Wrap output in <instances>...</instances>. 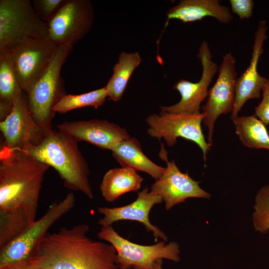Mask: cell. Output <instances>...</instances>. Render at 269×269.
<instances>
[{
  "label": "cell",
  "instance_id": "cell-6",
  "mask_svg": "<svg viewBox=\"0 0 269 269\" xmlns=\"http://www.w3.org/2000/svg\"><path fill=\"white\" fill-rule=\"evenodd\" d=\"M75 204L73 192L56 201L46 212L12 241L0 248V266L32 258L35 249L49 229L62 217L70 212Z\"/></svg>",
  "mask_w": 269,
  "mask_h": 269
},
{
  "label": "cell",
  "instance_id": "cell-29",
  "mask_svg": "<svg viewBox=\"0 0 269 269\" xmlns=\"http://www.w3.org/2000/svg\"><path fill=\"white\" fill-rule=\"evenodd\" d=\"M0 269H41L37 260L34 258L0 266Z\"/></svg>",
  "mask_w": 269,
  "mask_h": 269
},
{
  "label": "cell",
  "instance_id": "cell-28",
  "mask_svg": "<svg viewBox=\"0 0 269 269\" xmlns=\"http://www.w3.org/2000/svg\"><path fill=\"white\" fill-rule=\"evenodd\" d=\"M232 12L241 19H248L253 15L254 2L252 0H230Z\"/></svg>",
  "mask_w": 269,
  "mask_h": 269
},
{
  "label": "cell",
  "instance_id": "cell-26",
  "mask_svg": "<svg viewBox=\"0 0 269 269\" xmlns=\"http://www.w3.org/2000/svg\"><path fill=\"white\" fill-rule=\"evenodd\" d=\"M67 0H33L32 4L38 17L48 23L58 13Z\"/></svg>",
  "mask_w": 269,
  "mask_h": 269
},
{
  "label": "cell",
  "instance_id": "cell-11",
  "mask_svg": "<svg viewBox=\"0 0 269 269\" xmlns=\"http://www.w3.org/2000/svg\"><path fill=\"white\" fill-rule=\"evenodd\" d=\"M219 74L208 91L207 102L203 107V122L208 130V143L213 144L214 124L222 114L232 113L235 101L237 80L236 59L231 52L226 54L219 68Z\"/></svg>",
  "mask_w": 269,
  "mask_h": 269
},
{
  "label": "cell",
  "instance_id": "cell-4",
  "mask_svg": "<svg viewBox=\"0 0 269 269\" xmlns=\"http://www.w3.org/2000/svg\"><path fill=\"white\" fill-rule=\"evenodd\" d=\"M73 48L71 44L58 46L48 68L26 93L30 113L46 135L54 130L52 127L55 115L54 107L66 94L61 70Z\"/></svg>",
  "mask_w": 269,
  "mask_h": 269
},
{
  "label": "cell",
  "instance_id": "cell-17",
  "mask_svg": "<svg viewBox=\"0 0 269 269\" xmlns=\"http://www.w3.org/2000/svg\"><path fill=\"white\" fill-rule=\"evenodd\" d=\"M267 22L261 21L255 33L254 43L250 64L247 69L237 78L235 84V101L231 119L238 116V113L250 99L260 98L267 78L258 72V64L263 53V45L267 39Z\"/></svg>",
  "mask_w": 269,
  "mask_h": 269
},
{
  "label": "cell",
  "instance_id": "cell-7",
  "mask_svg": "<svg viewBox=\"0 0 269 269\" xmlns=\"http://www.w3.org/2000/svg\"><path fill=\"white\" fill-rule=\"evenodd\" d=\"M48 23L29 0H0V50L26 38H48Z\"/></svg>",
  "mask_w": 269,
  "mask_h": 269
},
{
  "label": "cell",
  "instance_id": "cell-19",
  "mask_svg": "<svg viewBox=\"0 0 269 269\" xmlns=\"http://www.w3.org/2000/svg\"><path fill=\"white\" fill-rule=\"evenodd\" d=\"M114 157L122 166L143 171L155 180L163 174L165 168L150 160L143 153L140 144L134 137L124 139L111 150Z\"/></svg>",
  "mask_w": 269,
  "mask_h": 269
},
{
  "label": "cell",
  "instance_id": "cell-15",
  "mask_svg": "<svg viewBox=\"0 0 269 269\" xmlns=\"http://www.w3.org/2000/svg\"><path fill=\"white\" fill-rule=\"evenodd\" d=\"M56 128L78 142L86 141L110 150L122 140L130 137L126 129L105 120L65 121Z\"/></svg>",
  "mask_w": 269,
  "mask_h": 269
},
{
  "label": "cell",
  "instance_id": "cell-10",
  "mask_svg": "<svg viewBox=\"0 0 269 269\" xmlns=\"http://www.w3.org/2000/svg\"><path fill=\"white\" fill-rule=\"evenodd\" d=\"M94 11L88 0H67L48 23V38L57 46L74 45L89 31Z\"/></svg>",
  "mask_w": 269,
  "mask_h": 269
},
{
  "label": "cell",
  "instance_id": "cell-24",
  "mask_svg": "<svg viewBox=\"0 0 269 269\" xmlns=\"http://www.w3.org/2000/svg\"><path fill=\"white\" fill-rule=\"evenodd\" d=\"M108 93L106 87L78 95L63 96L54 107L55 113L65 114L79 108L92 107L98 109L105 103Z\"/></svg>",
  "mask_w": 269,
  "mask_h": 269
},
{
  "label": "cell",
  "instance_id": "cell-27",
  "mask_svg": "<svg viewBox=\"0 0 269 269\" xmlns=\"http://www.w3.org/2000/svg\"><path fill=\"white\" fill-rule=\"evenodd\" d=\"M262 93V100L256 107L255 115L265 125H269V79L267 78Z\"/></svg>",
  "mask_w": 269,
  "mask_h": 269
},
{
  "label": "cell",
  "instance_id": "cell-9",
  "mask_svg": "<svg viewBox=\"0 0 269 269\" xmlns=\"http://www.w3.org/2000/svg\"><path fill=\"white\" fill-rule=\"evenodd\" d=\"M204 117L203 113L189 115L161 111L159 115L154 114L146 119L149 126L147 133L158 140L163 138L169 146H172L178 137L192 141L201 148L205 162L210 146L205 140L201 128Z\"/></svg>",
  "mask_w": 269,
  "mask_h": 269
},
{
  "label": "cell",
  "instance_id": "cell-8",
  "mask_svg": "<svg viewBox=\"0 0 269 269\" xmlns=\"http://www.w3.org/2000/svg\"><path fill=\"white\" fill-rule=\"evenodd\" d=\"M58 46L48 38H26L5 50L10 59L18 84L27 93L52 61Z\"/></svg>",
  "mask_w": 269,
  "mask_h": 269
},
{
  "label": "cell",
  "instance_id": "cell-13",
  "mask_svg": "<svg viewBox=\"0 0 269 269\" xmlns=\"http://www.w3.org/2000/svg\"><path fill=\"white\" fill-rule=\"evenodd\" d=\"M22 92L21 89L18 90L10 113L0 122L4 140L2 145L12 149L37 145L46 136L31 116Z\"/></svg>",
  "mask_w": 269,
  "mask_h": 269
},
{
  "label": "cell",
  "instance_id": "cell-1",
  "mask_svg": "<svg viewBox=\"0 0 269 269\" xmlns=\"http://www.w3.org/2000/svg\"><path fill=\"white\" fill-rule=\"evenodd\" d=\"M85 224L62 227L40 242L33 257L41 269H119L110 244L92 240Z\"/></svg>",
  "mask_w": 269,
  "mask_h": 269
},
{
  "label": "cell",
  "instance_id": "cell-22",
  "mask_svg": "<svg viewBox=\"0 0 269 269\" xmlns=\"http://www.w3.org/2000/svg\"><path fill=\"white\" fill-rule=\"evenodd\" d=\"M235 132L243 144L251 148L269 150V134L265 124L255 115L232 120Z\"/></svg>",
  "mask_w": 269,
  "mask_h": 269
},
{
  "label": "cell",
  "instance_id": "cell-14",
  "mask_svg": "<svg viewBox=\"0 0 269 269\" xmlns=\"http://www.w3.org/2000/svg\"><path fill=\"white\" fill-rule=\"evenodd\" d=\"M164 150L163 147L160 155L166 161V167L152 185L151 191L162 198L165 209L170 210L189 198H210L211 195L200 187V182L193 180L187 172H181L173 160L168 161Z\"/></svg>",
  "mask_w": 269,
  "mask_h": 269
},
{
  "label": "cell",
  "instance_id": "cell-21",
  "mask_svg": "<svg viewBox=\"0 0 269 269\" xmlns=\"http://www.w3.org/2000/svg\"><path fill=\"white\" fill-rule=\"evenodd\" d=\"M142 59L138 52L121 53L118 61L113 67V73L105 86L108 97L115 102L120 101L128 83Z\"/></svg>",
  "mask_w": 269,
  "mask_h": 269
},
{
  "label": "cell",
  "instance_id": "cell-2",
  "mask_svg": "<svg viewBox=\"0 0 269 269\" xmlns=\"http://www.w3.org/2000/svg\"><path fill=\"white\" fill-rule=\"evenodd\" d=\"M50 166L21 149H0V213L12 212L36 220L40 192Z\"/></svg>",
  "mask_w": 269,
  "mask_h": 269
},
{
  "label": "cell",
  "instance_id": "cell-20",
  "mask_svg": "<svg viewBox=\"0 0 269 269\" xmlns=\"http://www.w3.org/2000/svg\"><path fill=\"white\" fill-rule=\"evenodd\" d=\"M143 180V178L132 168H116L105 174L100 188L104 199L113 202L126 193L139 190Z\"/></svg>",
  "mask_w": 269,
  "mask_h": 269
},
{
  "label": "cell",
  "instance_id": "cell-5",
  "mask_svg": "<svg viewBox=\"0 0 269 269\" xmlns=\"http://www.w3.org/2000/svg\"><path fill=\"white\" fill-rule=\"evenodd\" d=\"M97 236L115 248L119 269H153L157 260L165 259L175 262L180 260L179 246L175 242L166 244L163 241L152 245H139L121 236L111 226L102 227Z\"/></svg>",
  "mask_w": 269,
  "mask_h": 269
},
{
  "label": "cell",
  "instance_id": "cell-3",
  "mask_svg": "<svg viewBox=\"0 0 269 269\" xmlns=\"http://www.w3.org/2000/svg\"><path fill=\"white\" fill-rule=\"evenodd\" d=\"M79 142L58 130H53L37 145L21 149L33 158L54 168L68 189L93 198L88 164L79 149Z\"/></svg>",
  "mask_w": 269,
  "mask_h": 269
},
{
  "label": "cell",
  "instance_id": "cell-18",
  "mask_svg": "<svg viewBox=\"0 0 269 269\" xmlns=\"http://www.w3.org/2000/svg\"><path fill=\"white\" fill-rule=\"evenodd\" d=\"M168 20L176 19L188 23L211 16L219 22L227 23L233 16L229 8L217 0H183L171 7L166 13Z\"/></svg>",
  "mask_w": 269,
  "mask_h": 269
},
{
  "label": "cell",
  "instance_id": "cell-25",
  "mask_svg": "<svg viewBox=\"0 0 269 269\" xmlns=\"http://www.w3.org/2000/svg\"><path fill=\"white\" fill-rule=\"evenodd\" d=\"M253 214L254 228L265 233L269 230V185L263 187L258 191L255 199Z\"/></svg>",
  "mask_w": 269,
  "mask_h": 269
},
{
  "label": "cell",
  "instance_id": "cell-23",
  "mask_svg": "<svg viewBox=\"0 0 269 269\" xmlns=\"http://www.w3.org/2000/svg\"><path fill=\"white\" fill-rule=\"evenodd\" d=\"M20 89L7 52L0 50V122L10 113L14 97Z\"/></svg>",
  "mask_w": 269,
  "mask_h": 269
},
{
  "label": "cell",
  "instance_id": "cell-16",
  "mask_svg": "<svg viewBox=\"0 0 269 269\" xmlns=\"http://www.w3.org/2000/svg\"><path fill=\"white\" fill-rule=\"evenodd\" d=\"M163 202L162 198L147 188H144L137 194V197L131 203L121 207L110 208L98 207V211L104 215L98 224L101 227L112 226L120 220H132L142 224L148 232L152 233L156 241L158 238L167 241L166 235L157 226L152 224L149 215L153 206Z\"/></svg>",
  "mask_w": 269,
  "mask_h": 269
},
{
  "label": "cell",
  "instance_id": "cell-30",
  "mask_svg": "<svg viewBox=\"0 0 269 269\" xmlns=\"http://www.w3.org/2000/svg\"><path fill=\"white\" fill-rule=\"evenodd\" d=\"M162 259L157 260L154 264L153 269H163L162 267Z\"/></svg>",
  "mask_w": 269,
  "mask_h": 269
},
{
  "label": "cell",
  "instance_id": "cell-12",
  "mask_svg": "<svg viewBox=\"0 0 269 269\" xmlns=\"http://www.w3.org/2000/svg\"><path fill=\"white\" fill-rule=\"evenodd\" d=\"M197 57L202 66V73L199 81L192 82L181 79L177 82L173 89L179 92L180 101L172 106L160 107L161 111L189 115L201 113V104L207 97L208 87L217 72L218 66L212 60V54L205 41L201 43Z\"/></svg>",
  "mask_w": 269,
  "mask_h": 269
}]
</instances>
